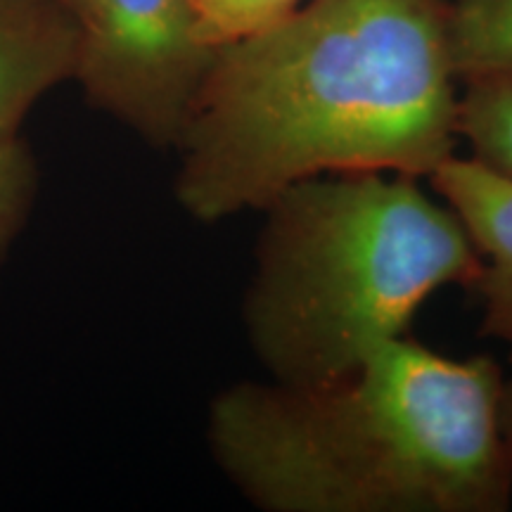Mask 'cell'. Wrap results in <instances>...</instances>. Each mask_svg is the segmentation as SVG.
Listing matches in <instances>:
<instances>
[{"label": "cell", "instance_id": "cell-1", "mask_svg": "<svg viewBox=\"0 0 512 512\" xmlns=\"http://www.w3.org/2000/svg\"><path fill=\"white\" fill-rule=\"evenodd\" d=\"M446 0H306L228 43L178 136L176 200L219 223L325 174L430 178L456 155Z\"/></svg>", "mask_w": 512, "mask_h": 512}, {"label": "cell", "instance_id": "cell-2", "mask_svg": "<svg viewBox=\"0 0 512 512\" xmlns=\"http://www.w3.org/2000/svg\"><path fill=\"white\" fill-rule=\"evenodd\" d=\"M503 382L491 358L399 337L335 380L223 389L209 448L266 512H503Z\"/></svg>", "mask_w": 512, "mask_h": 512}, {"label": "cell", "instance_id": "cell-3", "mask_svg": "<svg viewBox=\"0 0 512 512\" xmlns=\"http://www.w3.org/2000/svg\"><path fill=\"white\" fill-rule=\"evenodd\" d=\"M261 211L242 318L256 361L275 382L351 373L406 337L434 292L472 287L482 268L456 211L413 176H316Z\"/></svg>", "mask_w": 512, "mask_h": 512}, {"label": "cell", "instance_id": "cell-4", "mask_svg": "<svg viewBox=\"0 0 512 512\" xmlns=\"http://www.w3.org/2000/svg\"><path fill=\"white\" fill-rule=\"evenodd\" d=\"M76 83L88 105L147 145L174 147L216 50L192 0H88Z\"/></svg>", "mask_w": 512, "mask_h": 512}, {"label": "cell", "instance_id": "cell-5", "mask_svg": "<svg viewBox=\"0 0 512 512\" xmlns=\"http://www.w3.org/2000/svg\"><path fill=\"white\" fill-rule=\"evenodd\" d=\"M81 24L60 0H0V143L55 86L76 79Z\"/></svg>", "mask_w": 512, "mask_h": 512}, {"label": "cell", "instance_id": "cell-6", "mask_svg": "<svg viewBox=\"0 0 512 512\" xmlns=\"http://www.w3.org/2000/svg\"><path fill=\"white\" fill-rule=\"evenodd\" d=\"M427 181L456 211L482 259L472 285L482 299L479 330L512 349V178L475 157L453 155Z\"/></svg>", "mask_w": 512, "mask_h": 512}, {"label": "cell", "instance_id": "cell-7", "mask_svg": "<svg viewBox=\"0 0 512 512\" xmlns=\"http://www.w3.org/2000/svg\"><path fill=\"white\" fill-rule=\"evenodd\" d=\"M446 29L460 83L512 76V0H446Z\"/></svg>", "mask_w": 512, "mask_h": 512}, {"label": "cell", "instance_id": "cell-8", "mask_svg": "<svg viewBox=\"0 0 512 512\" xmlns=\"http://www.w3.org/2000/svg\"><path fill=\"white\" fill-rule=\"evenodd\" d=\"M458 138L477 162L512 178V76L460 83Z\"/></svg>", "mask_w": 512, "mask_h": 512}, {"label": "cell", "instance_id": "cell-9", "mask_svg": "<svg viewBox=\"0 0 512 512\" xmlns=\"http://www.w3.org/2000/svg\"><path fill=\"white\" fill-rule=\"evenodd\" d=\"M38 185L41 174L27 140L15 138L0 143V266L27 226Z\"/></svg>", "mask_w": 512, "mask_h": 512}, {"label": "cell", "instance_id": "cell-10", "mask_svg": "<svg viewBox=\"0 0 512 512\" xmlns=\"http://www.w3.org/2000/svg\"><path fill=\"white\" fill-rule=\"evenodd\" d=\"M306 0H192L204 46L219 50L290 15Z\"/></svg>", "mask_w": 512, "mask_h": 512}, {"label": "cell", "instance_id": "cell-11", "mask_svg": "<svg viewBox=\"0 0 512 512\" xmlns=\"http://www.w3.org/2000/svg\"><path fill=\"white\" fill-rule=\"evenodd\" d=\"M501 427L505 444H508L510 458H512V380L503 382V396H501Z\"/></svg>", "mask_w": 512, "mask_h": 512}, {"label": "cell", "instance_id": "cell-12", "mask_svg": "<svg viewBox=\"0 0 512 512\" xmlns=\"http://www.w3.org/2000/svg\"><path fill=\"white\" fill-rule=\"evenodd\" d=\"M60 3H62V5H67V8H69V10H72V12H74V15L81 19V15H83V10H86V5H88V0H60Z\"/></svg>", "mask_w": 512, "mask_h": 512}]
</instances>
